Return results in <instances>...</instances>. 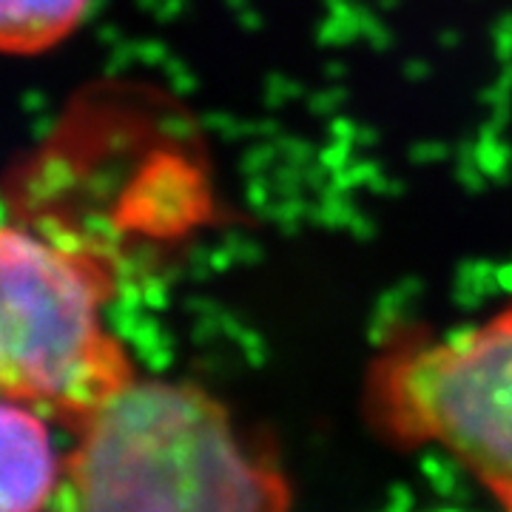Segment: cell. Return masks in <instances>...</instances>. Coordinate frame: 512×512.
Masks as SVG:
<instances>
[{
	"label": "cell",
	"mask_w": 512,
	"mask_h": 512,
	"mask_svg": "<svg viewBox=\"0 0 512 512\" xmlns=\"http://www.w3.org/2000/svg\"><path fill=\"white\" fill-rule=\"evenodd\" d=\"M367 407L396 441L453 453L512 512V302L478 325L384 353Z\"/></svg>",
	"instance_id": "3"
},
{
	"label": "cell",
	"mask_w": 512,
	"mask_h": 512,
	"mask_svg": "<svg viewBox=\"0 0 512 512\" xmlns=\"http://www.w3.org/2000/svg\"><path fill=\"white\" fill-rule=\"evenodd\" d=\"M63 473L43 410L0 396V512H46Z\"/></svg>",
	"instance_id": "4"
},
{
	"label": "cell",
	"mask_w": 512,
	"mask_h": 512,
	"mask_svg": "<svg viewBox=\"0 0 512 512\" xmlns=\"http://www.w3.org/2000/svg\"><path fill=\"white\" fill-rule=\"evenodd\" d=\"M69 512H291V487L205 387L134 379L77 427Z\"/></svg>",
	"instance_id": "1"
},
{
	"label": "cell",
	"mask_w": 512,
	"mask_h": 512,
	"mask_svg": "<svg viewBox=\"0 0 512 512\" xmlns=\"http://www.w3.org/2000/svg\"><path fill=\"white\" fill-rule=\"evenodd\" d=\"M92 0H0V55L32 57L77 32Z\"/></svg>",
	"instance_id": "5"
},
{
	"label": "cell",
	"mask_w": 512,
	"mask_h": 512,
	"mask_svg": "<svg viewBox=\"0 0 512 512\" xmlns=\"http://www.w3.org/2000/svg\"><path fill=\"white\" fill-rule=\"evenodd\" d=\"M106 268L83 248L0 225V396L77 427L137 379L106 328Z\"/></svg>",
	"instance_id": "2"
}]
</instances>
